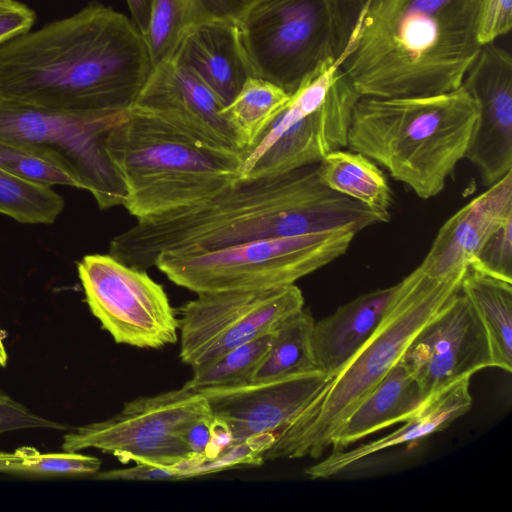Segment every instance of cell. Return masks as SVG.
<instances>
[{"label":"cell","mask_w":512,"mask_h":512,"mask_svg":"<svg viewBox=\"0 0 512 512\" xmlns=\"http://www.w3.org/2000/svg\"><path fill=\"white\" fill-rule=\"evenodd\" d=\"M279 86L252 76L222 114L235 131L245 150L263 134L291 99Z\"/></svg>","instance_id":"obj_25"},{"label":"cell","mask_w":512,"mask_h":512,"mask_svg":"<svg viewBox=\"0 0 512 512\" xmlns=\"http://www.w3.org/2000/svg\"><path fill=\"white\" fill-rule=\"evenodd\" d=\"M318 176L331 190L372 209L389 212L392 192L383 171L368 157L343 149L318 163Z\"/></svg>","instance_id":"obj_23"},{"label":"cell","mask_w":512,"mask_h":512,"mask_svg":"<svg viewBox=\"0 0 512 512\" xmlns=\"http://www.w3.org/2000/svg\"><path fill=\"white\" fill-rule=\"evenodd\" d=\"M400 360L426 398L493 367L484 326L461 290L415 334Z\"/></svg>","instance_id":"obj_14"},{"label":"cell","mask_w":512,"mask_h":512,"mask_svg":"<svg viewBox=\"0 0 512 512\" xmlns=\"http://www.w3.org/2000/svg\"><path fill=\"white\" fill-rule=\"evenodd\" d=\"M355 233L335 230L270 237L208 251H168L155 266L176 285L195 292L253 291L291 284L336 260Z\"/></svg>","instance_id":"obj_8"},{"label":"cell","mask_w":512,"mask_h":512,"mask_svg":"<svg viewBox=\"0 0 512 512\" xmlns=\"http://www.w3.org/2000/svg\"><path fill=\"white\" fill-rule=\"evenodd\" d=\"M477 118L476 101L463 85L432 96H361L352 112L347 148L429 199L443 191L465 158Z\"/></svg>","instance_id":"obj_4"},{"label":"cell","mask_w":512,"mask_h":512,"mask_svg":"<svg viewBox=\"0 0 512 512\" xmlns=\"http://www.w3.org/2000/svg\"><path fill=\"white\" fill-rule=\"evenodd\" d=\"M30 428L63 430L67 426L35 414L0 389V433Z\"/></svg>","instance_id":"obj_35"},{"label":"cell","mask_w":512,"mask_h":512,"mask_svg":"<svg viewBox=\"0 0 512 512\" xmlns=\"http://www.w3.org/2000/svg\"><path fill=\"white\" fill-rule=\"evenodd\" d=\"M274 441L273 434H262L232 444L216 458L211 460H190L180 467L182 480L232 468L254 467L262 465L263 453Z\"/></svg>","instance_id":"obj_31"},{"label":"cell","mask_w":512,"mask_h":512,"mask_svg":"<svg viewBox=\"0 0 512 512\" xmlns=\"http://www.w3.org/2000/svg\"><path fill=\"white\" fill-rule=\"evenodd\" d=\"M186 28V0H152L144 36L152 67L171 59Z\"/></svg>","instance_id":"obj_30"},{"label":"cell","mask_w":512,"mask_h":512,"mask_svg":"<svg viewBox=\"0 0 512 512\" xmlns=\"http://www.w3.org/2000/svg\"><path fill=\"white\" fill-rule=\"evenodd\" d=\"M479 0H361L338 67L363 97L432 96L462 86L482 46Z\"/></svg>","instance_id":"obj_3"},{"label":"cell","mask_w":512,"mask_h":512,"mask_svg":"<svg viewBox=\"0 0 512 512\" xmlns=\"http://www.w3.org/2000/svg\"><path fill=\"white\" fill-rule=\"evenodd\" d=\"M426 397L399 359L375 388L357 405L331 437L333 451L399 422H405Z\"/></svg>","instance_id":"obj_21"},{"label":"cell","mask_w":512,"mask_h":512,"mask_svg":"<svg viewBox=\"0 0 512 512\" xmlns=\"http://www.w3.org/2000/svg\"><path fill=\"white\" fill-rule=\"evenodd\" d=\"M372 209L324 185L318 163L289 173L238 181L217 194L137 223L115 236L109 253L141 270L168 251H208L270 237L335 230L355 234L388 222Z\"/></svg>","instance_id":"obj_1"},{"label":"cell","mask_w":512,"mask_h":512,"mask_svg":"<svg viewBox=\"0 0 512 512\" xmlns=\"http://www.w3.org/2000/svg\"><path fill=\"white\" fill-rule=\"evenodd\" d=\"M304 307L295 284L253 291L197 294L177 313L180 359L192 369L229 350L271 333Z\"/></svg>","instance_id":"obj_13"},{"label":"cell","mask_w":512,"mask_h":512,"mask_svg":"<svg viewBox=\"0 0 512 512\" xmlns=\"http://www.w3.org/2000/svg\"><path fill=\"white\" fill-rule=\"evenodd\" d=\"M395 285L358 296L315 322L312 348L318 370L334 378L380 325Z\"/></svg>","instance_id":"obj_20"},{"label":"cell","mask_w":512,"mask_h":512,"mask_svg":"<svg viewBox=\"0 0 512 512\" xmlns=\"http://www.w3.org/2000/svg\"><path fill=\"white\" fill-rule=\"evenodd\" d=\"M145 39L99 3L0 45V96L62 111H127L152 70Z\"/></svg>","instance_id":"obj_2"},{"label":"cell","mask_w":512,"mask_h":512,"mask_svg":"<svg viewBox=\"0 0 512 512\" xmlns=\"http://www.w3.org/2000/svg\"><path fill=\"white\" fill-rule=\"evenodd\" d=\"M260 0H186L187 27L209 21L239 24L248 10Z\"/></svg>","instance_id":"obj_33"},{"label":"cell","mask_w":512,"mask_h":512,"mask_svg":"<svg viewBox=\"0 0 512 512\" xmlns=\"http://www.w3.org/2000/svg\"><path fill=\"white\" fill-rule=\"evenodd\" d=\"M470 377L461 378L430 395L399 429L376 441L348 451H332L330 456L310 466L305 474L311 479H327L352 467L358 461L387 448L417 441L448 427L469 411L472 397Z\"/></svg>","instance_id":"obj_19"},{"label":"cell","mask_w":512,"mask_h":512,"mask_svg":"<svg viewBox=\"0 0 512 512\" xmlns=\"http://www.w3.org/2000/svg\"><path fill=\"white\" fill-rule=\"evenodd\" d=\"M195 74L227 106L253 76L238 25L209 21L186 28L171 59Z\"/></svg>","instance_id":"obj_18"},{"label":"cell","mask_w":512,"mask_h":512,"mask_svg":"<svg viewBox=\"0 0 512 512\" xmlns=\"http://www.w3.org/2000/svg\"><path fill=\"white\" fill-rule=\"evenodd\" d=\"M133 22L138 27L143 37L147 33L152 0H126Z\"/></svg>","instance_id":"obj_39"},{"label":"cell","mask_w":512,"mask_h":512,"mask_svg":"<svg viewBox=\"0 0 512 512\" xmlns=\"http://www.w3.org/2000/svg\"><path fill=\"white\" fill-rule=\"evenodd\" d=\"M478 107L465 158L489 187L512 172V57L495 45L482 46L463 84Z\"/></svg>","instance_id":"obj_15"},{"label":"cell","mask_w":512,"mask_h":512,"mask_svg":"<svg viewBox=\"0 0 512 512\" xmlns=\"http://www.w3.org/2000/svg\"><path fill=\"white\" fill-rule=\"evenodd\" d=\"M127 111L53 110L0 96V140L54 159L101 209L124 207L128 192L108 153L107 138Z\"/></svg>","instance_id":"obj_10"},{"label":"cell","mask_w":512,"mask_h":512,"mask_svg":"<svg viewBox=\"0 0 512 512\" xmlns=\"http://www.w3.org/2000/svg\"><path fill=\"white\" fill-rule=\"evenodd\" d=\"M512 27V0H479L476 35L481 46L493 43Z\"/></svg>","instance_id":"obj_34"},{"label":"cell","mask_w":512,"mask_h":512,"mask_svg":"<svg viewBox=\"0 0 512 512\" xmlns=\"http://www.w3.org/2000/svg\"><path fill=\"white\" fill-rule=\"evenodd\" d=\"M64 206V199L51 187L29 182L0 167V214L21 223L50 224Z\"/></svg>","instance_id":"obj_26"},{"label":"cell","mask_w":512,"mask_h":512,"mask_svg":"<svg viewBox=\"0 0 512 512\" xmlns=\"http://www.w3.org/2000/svg\"><path fill=\"white\" fill-rule=\"evenodd\" d=\"M271 344V333L239 345L211 362L193 368L183 387L195 391L249 382Z\"/></svg>","instance_id":"obj_27"},{"label":"cell","mask_w":512,"mask_h":512,"mask_svg":"<svg viewBox=\"0 0 512 512\" xmlns=\"http://www.w3.org/2000/svg\"><path fill=\"white\" fill-rule=\"evenodd\" d=\"M101 461L79 452L42 453L34 447L0 451V472L30 475H92Z\"/></svg>","instance_id":"obj_28"},{"label":"cell","mask_w":512,"mask_h":512,"mask_svg":"<svg viewBox=\"0 0 512 512\" xmlns=\"http://www.w3.org/2000/svg\"><path fill=\"white\" fill-rule=\"evenodd\" d=\"M0 167L29 182L80 189L76 179L58 162L35 149L0 140Z\"/></svg>","instance_id":"obj_29"},{"label":"cell","mask_w":512,"mask_h":512,"mask_svg":"<svg viewBox=\"0 0 512 512\" xmlns=\"http://www.w3.org/2000/svg\"><path fill=\"white\" fill-rule=\"evenodd\" d=\"M314 318L308 308L293 313L271 332V344L250 382L271 381L318 370L313 348Z\"/></svg>","instance_id":"obj_24"},{"label":"cell","mask_w":512,"mask_h":512,"mask_svg":"<svg viewBox=\"0 0 512 512\" xmlns=\"http://www.w3.org/2000/svg\"><path fill=\"white\" fill-rule=\"evenodd\" d=\"M461 291L476 310L487 334L493 367L512 370V283L469 268Z\"/></svg>","instance_id":"obj_22"},{"label":"cell","mask_w":512,"mask_h":512,"mask_svg":"<svg viewBox=\"0 0 512 512\" xmlns=\"http://www.w3.org/2000/svg\"><path fill=\"white\" fill-rule=\"evenodd\" d=\"M213 415L195 421L183 434L190 452L199 460H208L212 438Z\"/></svg>","instance_id":"obj_38"},{"label":"cell","mask_w":512,"mask_h":512,"mask_svg":"<svg viewBox=\"0 0 512 512\" xmlns=\"http://www.w3.org/2000/svg\"><path fill=\"white\" fill-rule=\"evenodd\" d=\"M224 107L195 74L168 60L152 68L131 108L203 143L243 153L235 131L222 114Z\"/></svg>","instance_id":"obj_17"},{"label":"cell","mask_w":512,"mask_h":512,"mask_svg":"<svg viewBox=\"0 0 512 512\" xmlns=\"http://www.w3.org/2000/svg\"><path fill=\"white\" fill-rule=\"evenodd\" d=\"M33 9L17 0H0V45L29 31L35 22Z\"/></svg>","instance_id":"obj_36"},{"label":"cell","mask_w":512,"mask_h":512,"mask_svg":"<svg viewBox=\"0 0 512 512\" xmlns=\"http://www.w3.org/2000/svg\"><path fill=\"white\" fill-rule=\"evenodd\" d=\"M360 1H258L238 24L253 76L293 95L325 65L338 63Z\"/></svg>","instance_id":"obj_7"},{"label":"cell","mask_w":512,"mask_h":512,"mask_svg":"<svg viewBox=\"0 0 512 512\" xmlns=\"http://www.w3.org/2000/svg\"><path fill=\"white\" fill-rule=\"evenodd\" d=\"M360 97L337 63L325 65L244 150L238 180L280 176L347 148L352 112Z\"/></svg>","instance_id":"obj_9"},{"label":"cell","mask_w":512,"mask_h":512,"mask_svg":"<svg viewBox=\"0 0 512 512\" xmlns=\"http://www.w3.org/2000/svg\"><path fill=\"white\" fill-rule=\"evenodd\" d=\"M332 378L315 370L262 382L199 390L214 417L232 434V444L262 434L275 435L298 416Z\"/></svg>","instance_id":"obj_16"},{"label":"cell","mask_w":512,"mask_h":512,"mask_svg":"<svg viewBox=\"0 0 512 512\" xmlns=\"http://www.w3.org/2000/svg\"><path fill=\"white\" fill-rule=\"evenodd\" d=\"M100 480L124 481H175L182 480L177 466H164L149 462H135V465L123 469H114L95 473Z\"/></svg>","instance_id":"obj_37"},{"label":"cell","mask_w":512,"mask_h":512,"mask_svg":"<svg viewBox=\"0 0 512 512\" xmlns=\"http://www.w3.org/2000/svg\"><path fill=\"white\" fill-rule=\"evenodd\" d=\"M210 415L206 398L182 387L125 403L113 417L65 434L62 448L66 452L95 448L123 463L176 466L201 461L190 452L183 434L195 421Z\"/></svg>","instance_id":"obj_11"},{"label":"cell","mask_w":512,"mask_h":512,"mask_svg":"<svg viewBox=\"0 0 512 512\" xmlns=\"http://www.w3.org/2000/svg\"><path fill=\"white\" fill-rule=\"evenodd\" d=\"M470 269L512 283V215L485 236L471 259Z\"/></svg>","instance_id":"obj_32"},{"label":"cell","mask_w":512,"mask_h":512,"mask_svg":"<svg viewBox=\"0 0 512 512\" xmlns=\"http://www.w3.org/2000/svg\"><path fill=\"white\" fill-rule=\"evenodd\" d=\"M459 291L413 273L396 284L371 338L298 416L275 433L263 460L319 458L335 431L401 358L415 334Z\"/></svg>","instance_id":"obj_5"},{"label":"cell","mask_w":512,"mask_h":512,"mask_svg":"<svg viewBox=\"0 0 512 512\" xmlns=\"http://www.w3.org/2000/svg\"><path fill=\"white\" fill-rule=\"evenodd\" d=\"M7 363V352L3 344L2 335L0 333V365L6 366Z\"/></svg>","instance_id":"obj_40"},{"label":"cell","mask_w":512,"mask_h":512,"mask_svg":"<svg viewBox=\"0 0 512 512\" xmlns=\"http://www.w3.org/2000/svg\"><path fill=\"white\" fill-rule=\"evenodd\" d=\"M137 219L205 200L237 183L243 153L203 143L130 108L107 138Z\"/></svg>","instance_id":"obj_6"},{"label":"cell","mask_w":512,"mask_h":512,"mask_svg":"<svg viewBox=\"0 0 512 512\" xmlns=\"http://www.w3.org/2000/svg\"><path fill=\"white\" fill-rule=\"evenodd\" d=\"M78 274L90 311L116 343L159 349L178 341L177 313L145 270L92 254L78 263Z\"/></svg>","instance_id":"obj_12"}]
</instances>
